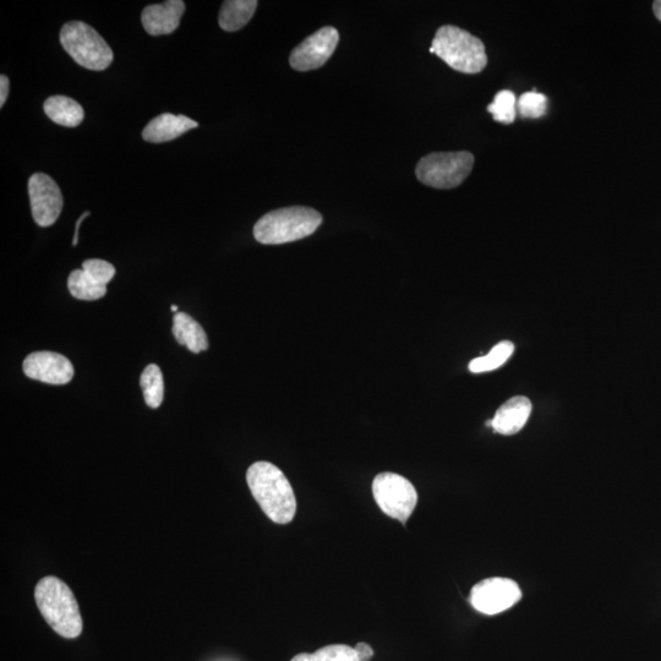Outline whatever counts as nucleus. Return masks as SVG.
I'll list each match as a JSON object with an SVG mask.
<instances>
[{
    "label": "nucleus",
    "mask_w": 661,
    "mask_h": 661,
    "mask_svg": "<svg viewBox=\"0 0 661 661\" xmlns=\"http://www.w3.org/2000/svg\"><path fill=\"white\" fill-rule=\"evenodd\" d=\"M247 482L254 499L272 522L293 521L297 512L296 495L280 468L270 462H256L248 469Z\"/></svg>",
    "instance_id": "1"
},
{
    "label": "nucleus",
    "mask_w": 661,
    "mask_h": 661,
    "mask_svg": "<svg viewBox=\"0 0 661 661\" xmlns=\"http://www.w3.org/2000/svg\"><path fill=\"white\" fill-rule=\"evenodd\" d=\"M38 610L59 636L78 638L83 633L79 604L67 583L54 576L42 578L35 588Z\"/></svg>",
    "instance_id": "2"
},
{
    "label": "nucleus",
    "mask_w": 661,
    "mask_h": 661,
    "mask_svg": "<svg viewBox=\"0 0 661 661\" xmlns=\"http://www.w3.org/2000/svg\"><path fill=\"white\" fill-rule=\"evenodd\" d=\"M321 223L320 213L310 207H284L262 216L254 227V237L266 245L292 243L311 236Z\"/></svg>",
    "instance_id": "3"
},
{
    "label": "nucleus",
    "mask_w": 661,
    "mask_h": 661,
    "mask_svg": "<svg viewBox=\"0 0 661 661\" xmlns=\"http://www.w3.org/2000/svg\"><path fill=\"white\" fill-rule=\"evenodd\" d=\"M430 53L463 74H478L488 64L484 43L468 31L452 25L437 30Z\"/></svg>",
    "instance_id": "4"
},
{
    "label": "nucleus",
    "mask_w": 661,
    "mask_h": 661,
    "mask_svg": "<svg viewBox=\"0 0 661 661\" xmlns=\"http://www.w3.org/2000/svg\"><path fill=\"white\" fill-rule=\"evenodd\" d=\"M60 43L71 58L85 69L102 71L112 64L114 54L98 32L81 21H70L60 31Z\"/></svg>",
    "instance_id": "5"
},
{
    "label": "nucleus",
    "mask_w": 661,
    "mask_h": 661,
    "mask_svg": "<svg viewBox=\"0 0 661 661\" xmlns=\"http://www.w3.org/2000/svg\"><path fill=\"white\" fill-rule=\"evenodd\" d=\"M474 166L471 152H435L419 161L415 174L420 183L435 189H453L469 177Z\"/></svg>",
    "instance_id": "6"
},
{
    "label": "nucleus",
    "mask_w": 661,
    "mask_h": 661,
    "mask_svg": "<svg viewBox=\"0 0 661 661\" xmlns=\"http://www.w3.org/2000/svg\"><path fill=\"white\" fill-rule=\"evenodd\" d=\"M373 495L382 512L403 524L407 523L418 504V493L414 485L395 473L376 475Z\"/></svg>",
    "instance_id": "7"
},
{
    "label": "nucleus",
    "mask_w": 661,
    "mask_h": 661,
    "mask_svg": "<svg viewBox=\"0 0 661 661\" xmlns=\"http://www.w3.org/2000/svg\"><path fill=\"white\" fill-rule=\"evenodd\" d=\"M521 598V588L515 581L494 577L475 584L469 600L479 613L491 616L511 609Z\"/></svg>",
    "instance_id": "8"
},
{
    "label": "nucleus",
    "mask_w": 661,
    "mask_h": 661,
    "mask_svg": "<svg viewBox=\"0 0 661 661\" xmlns=\"http://www.w3.org/2000/svg\"><path fill=\"white\" fill-rule=\"evenodd\" d=\"M32 217L41 227H51L63 210V195L54 180L45 173H36L29 180Z\"/></svg>",
    "instance_id": "9"
},
{
    "label": "nucleus",
    "mask_w": 661,
    "mask_h": 661,
    "mask_svg": "<svg viewBox=\"0 0 661 661\" xmlns=\"http://www.w3.org/2000/svg\"><path fill=\"white\" fill-rule=\"evenodd\" d=\"M338 42L340 34L335 27H322L293 49L289 63L298 71L319 69L332 57Z\"/></svg>",
    "instance_id": "10"
},
{
    "label": "nucleus",
    "mask_w": 661,
    "mask_h": 661,
    "mask_svg": "<svg viewBox=\"0 0 661 661\" xmlns=\"http://www.w3.org/2000/svg\"><path fill=\"white\" fill-rule=\"evenodd\" d=\"M23 369L27 378L49 385H67L75 374L74 366L67 357L47 351L27 355Z\"/></svg>",
    "instance_id": "11"
},
{
    "label": "nucleus",
    "mask_w": 661,
    "mask_h": 661,
    "mask_svg": "<svg viewBox=\"0 0 661 661\" xmlns=\"http://www.w3.org/2000/svg\"><path fill=\"white\" fill-rule=\"evenodd\" d=\"M185 12L183 0H168L142 10L141 23L151 36L169 35L178 29Z\"/></svg>",
    "instance_id": "12"
},
{
    "label": "nucleus",
    "mask_w": 661,
    "mask_h": 661,
    "mask_svg": "<svg viewBox=\"0 0 661 661\" xmlns=\"http://www.w3.org/2000/svg\"><path fill=\"white\" fill-rule=\"evenodd\" d=\"M532 413V402L524 396L510 398L497 409L495 417L488 425L493 426L496 433L515 435L520 433Z\"/></svg>",
    "instance_id": "13"
},
{
    "label": "nucleus",
    "mask_w": 661,
    "mask_h": 661,
    "mask_svg": "<svg viewBox=\"0 0 661 661\" xmlns=\"http://www.w3.org/2000/svg\"><path fill=\"white\" fill-rule=\"evenodd\" d=\"M199 127V123L185 116H174L172 113L161 114L152 119L142 130V139L152 144L172 141L187 131Z\"/></svg>",
    "instance_id": "14"
},
{
    "label": "nucleus",
    "mask_w": 661,
    "mask_h": 661,
    "mask_svg": "<svg viewBox=\"0 0 661 661\" xmlns=\"http://www.w3.org/2000/svg\"><path fill=\"white\" fill-rule=\"evenodd\" d=\"M173 335L182 346L195 354L206 351L209 348V338L202 329L199 322H196L187 313H177L173 319Z\"/></svg>",
    "instance_id": "15"
},
{
    "label": "nucleus",
    "mask_w": 661,
    "mask_h": 661,
    "mask_svg": "<svg viewBox=\"0 0 661 661\" xmlns=\"http://www.w3.org/2000/svg\"><path fill=\"white\" fill-rule=\"evenodd\" d=\"M43 109L52 122L67 128L78 127L85 118L84 108L80 103L67 96L47 98Z\"/></svg>",
    "instance_id": "16"
},
{
    "label": "nucleus",
    "mask_w": 661,
    "mask_h": 661,
    "mask_svg": "<svg viewBox=\"0 0 661 661\" xmlns=\"http://www.w3.org/2000/svg\"><path fill=\"white\" fill-rule=\"evenodd\" d=\"M256 8H258L256 0H227L222 5L218 23L222 30L238 31L253 19Z\"/></svg>",
    "instance_id": "17"
},
{
    "label": "nucleus",
    "mask_w": 661,
    "mask_h": 661,
    "mask_svg": "<svg viewBox=\"0 0 661 661\" xmlns=\"http://www.w3.org/2000/svg\"><path fill=\"white\" fill-rule=\"evenodd\" d=\"M68 288L71 296L79 300L101 299L107 294V286L97 283L84 270H74L68 278Z\"/></svg>",
    "instance_id": "18"
},
{
    "label": "nucleus",
    "mask_w": 661,
    "mask_h": 661,
    "mask_svg": "<svg viewBox=\"0 0 661 661\" xmlns=\"http://www.w3.org/2000/svg\"><path fill=\"white\" fill-rule=\"evenodd\" d=\"M140 385L147 406L154 409L160 407L165 397V382L162 371L156 364L146 366L144 373L141 374Z\"/></svg>",
    "instance_id": "19"
},
{
    "label": "nucleus",
    "mask_w": 661,
    "mask_h": 661,
    "mask_svg": "<svg viewBox=\"0 0 661 661\" xmlns=\"http://www.w3.org/2000/svg\"><path fill=\"white\" fill-rule=\"evenodd\" d=\"M515 351V346L512 342L504 341L491 349L489 354L484 357L475 358L469 364V370L474 374L486 373V371H493L499 369L504 365Z\"/></svg>",
    "instance_id": "20"
},
{
    "label": "nucleus",
    "mask_w": 661,
    "mask_h": 661,
    "mask_svg": "<svg viewBox=\"0 0 661 661\" xmlns=\"http://www.w3.org/2000/svg\"><path fill=\"white\" fill-rule=\"evenodd\" d=\"M291 661H359V659L354 647L346 646V644H333V646H326L313 654H298Z\"/></svg>",
    "instance_id": "21"
},
{
    "label": "nucleus",
    "mask_w": 661,
    "mask_h": 661,
    "mask_svg": "<svg viewBox=\"0 0 661 661\" xmlns=\"http://www.w3.org/2000/svg\"><path fill=\"white\" fill-rule=\"evenodd\" d=\"M488 111L496 122L511 124L517 116V98L512 91L502 90L497 92L493 103L488 106Z\"/></svg>",
    "instance_id": "22"
},
{
    "label": "nucleus",
    "mask_w": 661,
    "mask_h": 661,
    "mask_svg": "<svg viewBox=\"0 0 661 661\" xmlns=\"http://www.w3.org/2000/svg\"><path fill=\"white\" fill-rule=\"evenodd\" d=\"M517 109L523 118L543 117L548 109V97L539 92H526L517 101Z\"/></svg>",
    "instance_id": "23"
},
{
    "label": "nucleus",
    "mask_w": 661,
    "mask_h": 661,
    "mask_svg": "<svg viewBox=\"0 0 661 661\" xmlns=\"http://www.w3.org/2000/svg\"><path fill=\"white\" fill-rule=\"evenodd\" d=\"M83 270L89 275L92 280L107 286L109 282L116 276V267L105 260L89 259L83 262Z\"/></svg>",
    "instance_id": "24"
},
{
    "label": "nucleus",
    "mask_w": 661,
    "mask_h": 661,
    "mask_svg": "<svg viewBox=\"0 0 661 661\" xmlns=\"http://www.w3.org/2000/svg\"><path fill=\"white\" fill-rule=\"evenodd\" d=\"M354 649L355 653H357L359 661H369L374 657V650L369 646V644L358 643Z\"/></svg>",
    "instance_id": "25"
},
{
    "label": "nucleus",
    "mask_w": 661,
    "mask_h": 661,
    "mask_svg": "<svg viewBox=\"0 0 661 661\" xmlns=\"http://www.w3.org/2000/svg\"><path fill=\"white\" fill-rule=\"evenodd\" d=\"M9 79L8 76L2 75L0 76V107H4L5 102L8 100L9 96Z\"/></svg>",
    "instance_id": "26"
},
{
    "label": "nucleus",
    "mask_w": 661,
    "mask_h": 661,
    "mask_svg": "<svg viewBox=\"0 0 661 661\" xmlns=\"http://www.w3.org/2000/svg\"><path fill=\"white\" fill-rule=\"evenodd\" d=\"M87 216H90L89 211H86L84 213V215H81V217L79 218V221L76 222L75 234H74V239H73V247H76V245H78L80 226H81V223L84 222V220Z\"/></svg>",
    "instance_id": "27"
},
{
    "label": "nucleus",
    "mask_w": 661,
    "mask_h": 661,
    "mask_svg": "<svg viewBox=\"0 0 661 661\" xmlns=\"http://www.w3.org/2000/svg\"><path fill=\"white\" fill-rule=\"evenodd\" d=\"M653 10L655 16H657V19L661 21V0H657V2H654Z\"/></svg>",
    "instance_id": "28"
},
{
    "label": "nucleus",
    "mask_w": 661,
    "mask_h": 661,
    "mask_svg": "<svg viewBox=\"0 0 661 661\" xmlns=\"http://www.w3.org/2000/svg\"><path fill=\"white\" fill-rule=\"evenodd\" d=\"M171 309H172L173 313H176V314L178 313V307H177V305H172V308H171Z\"/></svg>",
    "instance_id": "29"
}]
</instances>
